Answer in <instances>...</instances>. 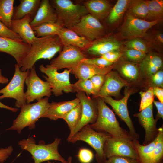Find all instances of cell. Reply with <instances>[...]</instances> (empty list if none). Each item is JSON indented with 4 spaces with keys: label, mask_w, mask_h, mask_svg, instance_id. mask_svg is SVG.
<instances>
[{
    "label": "cell",
    "mask_w": 163,
    "mask_h": 163,
    "mask_svg": "<svg viewBox=\"0 0 163 163\" xmlns=\"http://www.w3.org/2000/svg\"><path fill=\"white\" fill-rule=\"evenodd\" d=\"M63 46L57 35L38 37L31 45L30 50L18 65L22 71L30 69L41 59L50 60Z\"/></svg>",
    "instance_id": "cell-1"
},
{
    "label": "cell",
    "mask_w": 163,
    "mask_h": 163,
    "mask_svg": "<svg viewBox=\"0 0 163 163\" xmlns=\"http://www.w3.org/2000/svg\"><path fill=\"white\" fill-rule=\"evenodd\" d=\"M96 98L98 116L95 123L90 125L91 127L97 132L107 133L112 137L133 140L129 132L120 126L114 113L103 100L100 97Z\"/></svg>",
    "instance_id": "cell-2"
},
{
    "label": "cell",
    "mask_w": 163,
    "mask_h": 163,
    "mask_svg": "<svg viewBox=\"0 0 163 163\" xmlns=\"http://www.w3.org/2000/svg\"><path fill=\"white\" fill-rule=\"evenodd\" d=\"M49 98H42L37 102L27 104L21 108V110L16 119L13 121L12 126L6 130H14L20 134L25 127H28L29 129L35 128V123L48 110L50 105Z\"/></svg>",
    "instance_id": "cell-3"
},
{
    "label": "cell",
    "mask_w": 163,
    "mask_h": 163,
    "mask_svg": "<svg viewBox=\"0 0 163 163\" xmlns=\"http://www.w3.org/2000/svg\"><path fill=\"white\" fill-rule=\"evenodd\" d=\"M61 139L56 138L50 144H36L35 139L29 137L19 141L18 144L21 148L29 152L32 155L34 163L41 162L50 160L59 161L62 163H68L59 154L58 151V145Z\"/></svg>",
    "instance_id": "cell-4"
},
{
    "label": "cell",
    "mask_w": 163,
    "mask_h": 163,
    "mask_svg": "<svg viewBox=\"0 0 163 163\" xmlns=\"http://www.w3.org/2000/svg\"><path fill=\"white\" fill-rule=\"evenodd\" d=\"M50 3L57 16L56 23L62 27L69 28L89 14L83 4H75L70 0H51Z\"/></svg>",
    "instance_id": "cell-5"
},
{
    "label": "cell",
    "mask_w": 163,
    "mask_h": 163,
    "mask_svg": "<svg viewBox=\"0 0 163 163\" xmlns=\"http://www.w3.org/2000/svg\"><path fill=\"white\" fill-rule=\"evenodd\" d=\"M111 137L107 133L95 131L88 124L74 135L70 142L74 143L80 140L87 143L95 150L96 160L97 163H104L107 160L104 152V144L107 139Z\"/></svg>",
    "instance_id": "cell-6"
},
{
    "label": "cell",
    "mask_w": 163,
    "mask_h": 163,
    "mask_svg": "<svg viewBox=\"0 0 163 163\" xmlns=\"http://www.w3.org/2000/svg\"><path fill=\"white\" fill-rule=\"evenodd\" d=\"M15 72L11 80L4 88L0 90V100L5 98H13L16 100L15 107L21 108L27 104L24 92L25 79L30 69L22 71L18 64H15Z\"/></svg>",
    "instance_id": "cell-7"
},
{
    "label": "cell",
    "mask_w": 163,
    "mask_h": 163,
    "mask_svg": "<svg viewBox=\"0 0 163 163\" xmlns=\"http://www.w3.org/2000/svg\"><path fill=\"white\" fill-rule=\"evenodd\" d=\"M39 69L46 76L43 77L50 84L51 91L56 96L63 94V91L66 93L75 92L72 84L69 80V74L71 69H65L62 72L59 73L57 69L51 66L49 64L45 66L43 64L40 65Z\"/></svg>",
    "instance_id": "cell-8"
},
{
    "label": "cell",
    "mask_w": 163,
    "mask_h": 163,
    "mask_svg": "<svg viewBox=\"0 0 163 163\" xmlns=\"http://www.w3.org/2000/svg\"><path fill=\"white\" fill-rule=\"evenodd\" d=\"M162 20L148 21L126 13L118 35L120 39L128 40L136 38H143L149 29L161 22Z\"/></svg>",
    "instance_id": "cell-9"
},
{
    "label": "cell",
    "mask_w": 163,
    "mask_h": 163,
    "mask_svg": "<svg viewBox=\"0 0 163 163\" xmlns=\"http://www.w3.org/2000/svg\"><path fill=\"white\" fill-rule=\"evenodd\" d=\"M25 83L27 86L25 95L27 104H30L35 100L38 101L44 96L49 97L51 95L49 83L42 80L38 76L34 66L30 69Z\"/></svg>",
    "instance_id": "cell-10"
},
{
    "label": "cell",
    "mask_w": 163,
    "mask_h": 163,
    "mask_svg": "<svg viewBox=\"0 0 163 163\" xmlns=\"http://www.w3.org/2000/svg\"><path fill=\"white\" fill-rule=\"evenodd\" d=\"M69 29L91 42L104 36V27L100 21L88 14L79 22Z\"/></svg>",
    "instance_id": "cell-11"
},
{
    "label": "cell",
    "mask_w": 163,
    "mask_h": 163,
    "mask_svg": "<svg viewBox=\"0 0 163 163\" xmlns=\"http://www.w3.org/2000/svg\"><path fill=\"white\" fill-rule=\"evenodd\" d=\"M132 141L123 138L111 137L107 139L103 146L105 157L108 158L113 156L127 157L139 160Z\"/></svg>",
    "instance_id": "cell-12"
},
{
    "label": "cell",
    "mask_w": 163,
    "mask_h": 163,
    "mask_svg": "<svg viewBox=\"0 0 163 163\" xmlns=\"http://www.w3.org/2000/svg\"><path fill=\"white\" fill-rule=\"evenodd\" d=\"M133 91L132 89H125L124 96L120 100H115L110 96L104 97L101 98L105 103H107L112 107L120 120L126 123L129 128V134L134 140L138 139L139 137L136 131L133 123L129 116L127 108L128 99Z\"/></svg>",
    "instance_id": "cell-13"
},
{
    "label": "cell",
    "mask_w": 163,
    "mask_h": 163,
    "mask_svg": "<svg viewBox=\"0 0 163 163\" xmlns=\"http://www.w3.org/2000/svg\"><path fill=\"white\" fill-rule=\"evenodd\" d=\"M62 50L59 56L53 59L49 64L57 70L66 68L72 70L86 58L80 49L73 46H63Z\"/></svg>",
    "instance_id": "cell-14"
},
{
    "label": "cell",
    "mask_w": 163,
    "mask_h": 163,
    "mask_svg": "<svg viewBox=\"0 0 163 163\" xmlns=\"http://www.w3.org/2000/svg\"><path fill=\"white\" fill-rule=\"evenodd\" d=\"M76 96L79 99L82 105V116L80 122L74 131L73 135L86 125L89 123L91 124L94 123L98 114L96 102L88 96L86 95L85 92H78Z\"/></svg>",
    "instance_id": "cell-15"
},
{
    "label": "cell",
    "mask_w": 163,
    "mask_h": 163,
    "mask_svg": "<svg viewBox=\"0 0 163 163\" xmlns=\"http://www.w3.org/2000/svg\"><path fill=\"white\" fill-rule=\"evenodd\" d=\"M134 116L138 118L139 124L144 129L145 134L143 145H146L151 142L157 137L158 129L156 124L158 120L153 117L152 104Z\"/></svg>",
    "instance_id": "cell-16"
},
{
    "label": "cell",
    "mask_w": 163,
    "mask_h": 163,
    "mask_svg": "<svg viewBox=\"0 0 163 163\" xmlns=\"http://www.w3.org/2000/svg\"><path fill=\"white\" fill-rule=\"evenodd\" d=\"M104 83L99 91L92 95L93 98L118 96L121 88L131 84L122 78L117 72L111 71L105 75Z\"/></svg>",
    "instance_id": "cell-17"
},
{
    "label": "cell",
    "mask_w": 163,
    "mask_h": 163,
    "mask_svg": "<svg viewBox=\"0 0 163 163\" xmlns=\"http://www.w3.org/2000/svg\"><path fill=\"white\" fill-rule=\"evenodd\" d=\"M31 46L23 41L0 37V52L12 56L19 65L30 51Z\"/></svg>",
    "instance_id": "cell-18"
},
{
    "label": "cell",
    "mask_w": 163,
    "mask_h": 163,
    "mask_svg": "<svg viewBox=\"0 0 163 163\" xmlns=\"http://www.w3.org/2000/svg\"><path fill=\"white\" fill-rule=\"evenodd\" d=\"M122 45L118 39L111 36H104L91 42L87 49L90 54L101 56L110 51H120Z\"/></svg>",
    "instance_id": "cell-19"
},
{
    "label": "cell",
    "mask_w": 163,
    "mask_h": 163,
    "mask_svg": "<svg viewBox=\"0 0 163 163\" xmlns=\"http://www.w3.org/2000/svg\"><path fill=\"white\" fill-rule=\"evenodd\" d=\"M32 19L28 15L21 19L12 20L10 27L13 32L19 36L24 42L31 46L38 38L30 25Z\"/></svg>",
    "instance_id": "cell-20"
},
{
    "label": "cell",
    "mask_w": 163,
    "mask_h": 163,
    "mask_svg": "<svg viewBox=\"0 0 163 163\" xmlns=\"http://www.w3.org/2000/svg\"><path fill=\"white\" fill-rule=\"evenodd\" d=\"M80 103L77 97L71 101L60 102H52L50 103L49 108L42 117L56 120L62 119L72 109Z\"/></svg>",
    "instance_id": "cell-21"
},
{
    "label": "cell",
    "mask_w": 163,
    "mask_h": 163,
    "mask_svg": "<svg viewBox=\"0 0 163 163\" xmlns=\"http://www.w3.org/2000/svg\"><path fill=\"white\" fill-rule=\"evenodd\" d=\"M114 64L110 66L102 67L89 63L81 62L71 73L78 79H88L97 75H106L111 71Z\"/></svg>",
    "instance_id": "cell-22"
},
{
    "label": "cell",
    "mask_w": 163,
    "mask_h": 163,
    "mask_svg": "<svg viewBox=\"0 0 163 163\" xmlns=\"http://www.w3.org/2000/svg\"><path fill=\"white\" fill-rule=\"evenodd\" d=\"M57 19L56 14L49 0H42L30 25L33 27L46 23H56Z\"/></svg>",
    "instance_id": "cell-23"
},
{
    "label": "cell",
    "mask_w": 163,
    "mask_h": 163,
    "mask_svg": "<svg viewBox=\"0 0 163 163\" xmlns=\"http://www.w3.org/2000/svg\"><path fill=\"white\" fill-rule=\"evenodd\" d=\"M63 46L72 45L81 50L87 49L91 42L69 29L63 27L58 35Z\"/></svg>",
    "instance_id": "cell-24"
},
{
    "label": "cell",
    "mask_w": 163,
    "mask_h": 163,
    "mask_svg": "<svg viewBox=\"0 0 163 163\" xmlns=\"http://www.w3.org/2000/svg\"><path fill=\"white\" fill-rule=\"evenodd\" d=\"M88 13L99 21L107 17L112 8L109 1L107 0H89L83 4Z\"/></svg>",
    "instance_id": "cell-25"
},
{
    "label": "cell",
    "mask_w": 163,
    "mask_h": 163,
    "mask_svg": "<svg viewBox=\"0 0 163 163\" xmlns=\"http://www.w3.org/2000/svg\"><path fill=\"white\" fill-rule=\"evenodd\" d=\"M163 66L161 57L157 53L149 52L140 62V70L143 75L151 76L159 71Z\"/></svg>",
    "instance_id": "cell-26"
},
{
    "label": "cell",
    "mask_w": 163,
    "mask_h": 163,
    "mask_svg": "<svg viewBox=\"0 0 163 163\" xmlns=\"http://www.w3.org/2000/svg\"><path fill=\"white\" fill-rule=\"evenodd\" d=\"M19 5L14 8L12 20L21 19L29 15L33 19L39 7L40 0H20Z\"/></svg>",
    "instance_id": "cell-27"
},
{
    "label": "cell",
    "mask_w": 163,
    "mask_h": 163,
    "mask_svg": "<svg viewBox=\"0 0 163 163\" xmlns=\"http://www.w3.org/2000/svg\"><path fill=\"white\" fill-rule=\"evenodd\" d=\"M157 140L156 137L151 142L146 145H141L137 139L132 141L133 146L137 154L140 163H150Z\"/></svg>",
    "instance_id": "cell-28"
},
{
    "label": "cell",
    "mask_w": 163,
    "mask_h": 163,
    "mask_svg": "<svg viewBox=\"0 0 163 163\" xmlns=\"http://www.w3.org/2000/svg\"><path fill=\"white\" fill-rule=\"evenodd\" d=\"M133 0H118L112 8L107 20L110 24H116L121 20Z\"/></svg>",
    "instance_id": "cell-29"
},
{
    "label": "cell",
    "mask_w": 163,
    "mask_h": 163,
    "mask_svg": "<svg viewBox=\"0 0 163 163\" xmlns=\"http://www.w3.org/2000/svg\"><path fill=\"white\" fill-rule=\"evenodd\" d=\"M82 106L80 102L72 109L63 118L67 123L70 130V134L67 140L68 142L73 135L74 131L80 122L82 118Z\"/></svg>",
    "instance_id": "cell-30"
},
{
    "label": "cell",
    "mask_w": 163,
    "mask_h": 163,
    "mask_svg": "<svg viewBox=\"0 0 163 163\" xmlns=\"http://www.w3.org/2000/svg\"><path fill=\"white\" fill-rule=\"evenodd\" d=\"M14 0H0V21L10 29L13 15Z\"/></svg>",
    "instance_id": "cell-31"
},
{
    "label": "cell",
    "mask_w": 163,
    "mask_h": 163,
    "mask_svg": "<svg viewBox=\"0 0 163 163\" xmlns=\"http://www.w3.org/2000/svg\"><path fill=\"white\" fill-rule=\"evenodd\" d=\"M127 14L135 18L146 20L148 14V0H133Z\"/></svg>",
    "instance_id": "cell-32"
},
{
    "label": "cell",
    "mask_w": 163,
    "mask_h": 163,
    "mask_svg": "<svg viewBox=\"0 0 163 163\" xmlns=\"http://www.w3.org/2000/svg\"><path fill=\"white\" fill-rule=\"evenodd\" d=\"M117 69L125 77L130 80H136L139 75V68L136 63L126 61H120Z\"/></svg>",
    "instance_id": "cell-33"
},
{
    "label": "cell",
    "mask_w": 163,
    "mask_h": 163,
    "mask_svg": "<svg viewBox=\"0 0 163 163\" xmlns=\"http://www.w3.org/2000/svg\"><path fill=\"white\" fill-rule=\"evenodd\" d=\"M62 28L56 23H46L32 27L38 37L58 35Z\"/></svg>",
    "instance_id": "cell-34"
},
{
    "label": "cell",
    "mask_w": 163,
    "mask_h": 163,
    "mask_svg": "<svg viewBox=\"0 0 163 163\" xmlns=\"http://www.w3.org/2000/svg\"><path fill=\"white\" fill-rule=\"evenodd\" d=\"M148 14L146 20L154 21L163 19V0H148Z\"/></svg>",
    "instance_id": "cell-35"
},
{
    "label": "cell",
    "mask_w": 163,
    "mask_h": 163,
    "mask_svg": "<svg viewBox=\"0 0 163 163\" xmlns=\"http://www.w3.org/2000/svg\"><path fill=\"white\" fill-rule=\"evenodd\" d=\"M157 141L150 163H162L163 158V128L158 129Z\"/></svg>",
    "instance_id": "cell-36"
},
{
    "label": "cell",
    "mask_w": 163,
    "mask_h": 163,
    "mask_svg": "<svg viewBox=\"0 0 163 163\" xmlns=\"http://www.w3.org/2000/svg\"><path fill=\"white\" fill-rule=\"evenodd\" d=\"M123 44L127 49L136 50L146 53L150 50V44L141 38H136L125 41Z\"/></svg>",
    "instance_id": "cell-37"
},
{
    "label": "cell",
    "mask_w": 163,
    "mask_h": 163,
    "mask_svg": "<svg viewBox=\"0 0 163 163\" xmlns=\"http://www.w3.org/2000/svg\"><path fill=\"white\" fill-rule=\"evenodd\" d=\"M75 92L82 91L86 93L87 95H94L93 87L89 79H78L74 84H72Z\"/></svg>",
    "instance_id": "cell-38"
},
{
    "label": "cell",
    "mask_w": 163,
    "mask_h": 163,
    "mask_svg": "<svg viewBox=\"0 0 163 163\" xmlns=\"http://www.w3.org/2000/svg\"><path fill=\"white\" fill-rule=\"evenodd\" d=\"M139 94L141 98L139 109L140 112L152 104L154 98L153 87H150L146 91H141Z\"/></svg>",
    "instance_id": "cell-39"
},
{
    "label": "cell",
    "mask_w": 163,
    "mask_h": 163,
    "mask_svg": "<svg viewBox=\"0 0 163 163\" xmlns=\"http://www.w3.org/2000/svg\"><path fill=\"white\" fill-rule=\"evenodd\" d=\"M125 57L130 62L139 63L142 61L145 57L146 53L136 50L127 49L124 51Z\"/></svg>",
    "instance_id": "cell-40"
},
{
    "label": "cell",
    "mask_w": 163,
    "mask_h": 163,
    "mask_svg": "<svg viewBox=\"0 0 163 163\" xmlns=\"http://www.w3.org/2000/svg\"><path fill=\"white\" fill-rule=\"evenodd\" d=\"M146 40L149 43L154 44L157 47L162 48L163 45V34L160 32H155L152 34L147 33L143 38Z\"/></svg>",
    "instance_id": "cell-41"
},
{
    "label": "cell",
    "mask_w": 163,
    "mask_h": 163,
    "mask_svg": "<svg viewBox=\"0 0 163 163\" xmlns=\"http://www.w3.org/2000/svg\"><path fill=\"white\" fill-rule=\"evenodd\" d=\"M105 75H97L89 79L91 81L94 90V95L97 94L103 86L105 79Z\"/></svg>",
    "instance_id": "cell-42"
},
{
    "label": "cell",
    "mask_w": 163,
    "mask_h": 163,
    "mask_svg": "<svg viewBox=\"0 0 163 163\" xmlns=\"http://www.w3.org/2000/svg\"><path fill=\"white\" fill-rule=\"evenodd\" d=\"M0 37L17 40L23 41L18 34L14 33L11 29L6 27L0 21Z\"/></svg>",
    "instance_id": "cell-43"
},
{
    "label": "cell",
    "mask_w": 163,
    "mask_h": 163,
    "mask_svg": "<svg viewBox=\"0 0 163 163\" xmlns=\"http://www.w3.org/2000/svg\"><path fill=\"white\" fill-rule=\"evenodd\" d=\"M81 62L92 64L102 67L109 66L114 64L113 63L107 61L101 57L91 59L86 58L83 59Z\"/></svg>",
    "instance_id": "cell-44"
},
{
    "label": "cell",
    "mask_w": 163,
    "mask_h": 163,
    "mask_svg": "<svg viewBox=\"0 0 163 163\" xmlns=\"http://www.w3.org/2000/svg\"><path fill=\"white\" fill-rule=\"evenodd\" d=\"M78 156L81 163H90L93 159L94 155L90 150L82 148L79 151Z\"/></svg>",
    "instance_id": "cell-45"
},
{
    "label": "cell",
    "mask_w": 163,
    "mask_h": 163,
    "mask_svg": "<svg viewBox=\"0 0 163 163\" xmlns=\"http://www.w3.org/2000/svg\"><path fill=\"white\" fill-rule=\"evenodd\" d=\"M104 163H140L139 160L124 156H113L108 158Z\"/></svg>",
    "instance_id": "cell-46"
},
{
    "label": "cell",
    "mask_w": 163,
    "mask_h": 163,
    "mask_svg": "<svg viewBox=\"0 0 163 163\" xmlns=\"http://www.w3.org/2000/svg\"><path fill=\"white\" fill-rule=\"evenodd\" d=\"M121 55L122 54L120 51L115 50L107 52L101 56L107 61L113 63L117 61Z\"/></svg>",
    "instance_id": "cell-47"
},
{
    "label": "cell",
    "mask_w": 163,
    "mask_h": 163,
    "mask_svg": "<svg viewBox=\"0 0 163 163\" xmlns=\"http://www.w3.org/2000/svg\"><path fill=\"white\" fill-rule=\"evenodd\" d=\"M152 83L155 87H163V71L160 70L150 76Z\"/></svg>",
    "instance_id": "cell-48"
},
{
    "label": "cell",
    "mask_w": 163,
    "mask_h": 163,
    "mask_svg": "<svg viewBox=\"0 0 163 163\" xmlns=\"http://www.w3.org/2000/svg\"><path fill=\"white\" fill-rule=\"evenodd\" d=\"M13 148L10 146L5 149H0V163H2L6 161L9 156L11 155L13 151Z\"/></svg>",
    "instance_id": "cell-49"
},
{
    "label": "cell",
    "mask_w": 163,
    "mask_h": 163,
    "mask_svg": "<svg viewBox=\"0 0 163 163\" xmlns=\"http://www.w3.org/2000/svg\"><path fill=\"white\" fill-rule=\"evenodd\" d=\"M156 107L158 113L156 116V119L158 120L160 118H163V103L160 101H154L153 102Z\"/></svg>",
    "instance_id": "cell-50"
},
{
    "label": "cell",
    "mask_w": 163,
    "mask_h": 163,
    "mask_svg": "<svg viewBox=\"0 0 163 163\" xmlns=\"http://www.w3.org/2000/svg\"><path fill=\"white\" fill-rule=\"evenodd\" d=\"M153 90L154 94L157 97L159 101L163 103V88L158 87H154Z\"/></svg>",
    "instance_id": "cell-51"
},
{
    "label": "cell",
    "mask_w": 163,
    "mask_h": 163,
    "mask_svg": "<svg viewBox=\"0 0 163 163\" xmlns=\"http://www.w3.org/2000/svg\"><path fill=\"white\" fill-rule=\"evenodd\" d=\"M0 108H4L10 110L14 112H16L18 110L17 108L10 107L5 105L0 101Z\"/></svg>",
    "instance_id": "cell-52"
},
{
    "label": "cell",
    "mask_w": 163,
    "mask_h": 163,
    "mask_svg": "<svg viewBox=\"0 0 163 163\" xmlns=\"http://www.w3.org/2000/svg\"><path fill=\"white\" fill-rule=\"evenodd\" d=\"M8 78L4 77L2 74V70L0 68V83L2 84L8 83Z\"/></svg>",
    "instance_id": "cell-53"
},
{
    "label": "cell",
    "mask_w": 163,
    "mask_h": 163,
    "mask_svg": "<svg viewBox=\"0 0 163 163\" xmlns=\"http://www.w3.org/2000/svg\"><path fill=\"white\" fill-rule=\"evenodd\" d=\"M72 158L71 156H69L68 158V163H72Z\"/></svg>",
    "instance_id": "cell-54"
},
{
    "label": "cell",
    "mask_w": 163,
    "mask_h": 163,
    "mask_svg": "<svg viewBox=\"0 0 163 163\" xmlns=\"http://www.w3.org/2000/svg\"></svg>",
    "instance_id": "cell-55"
}]
</instances>
